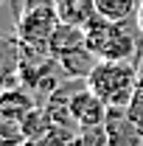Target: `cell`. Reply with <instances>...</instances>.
<instances>
[{
  "label": "cell",
  "instance_id": "6da1fadb",
  "mask_svg": "<svg viewBox=\"0 0 143 146\" xmlns=\"http://www.w3.org/2000/svg\"><path fill=\"white\" fill-rule=\"evenodd\" d=\"M84 45L98 62H135L140 51V39L129 23H109L101 17H93L84 25Z\"/></svg>",
  "mask_w": 143,
  "mask_h": 146
},
{
  "label": "cell",
  "instance_id": "7a4b0ae2",
  "mask_svg": "<svg viewBox=\"0 0 143 146\" xmlns=\"http://www.w3.org/2000/svg\"><path fill=\"white\" fill-rule=\"evenodd\" d=\"M140 84V73L135 62H95L87 76V87L107 107H129Z\"/></svg>",
  "mask_w": 143,
  "mask_h": 146
},
{
  "label": "cell",
  "instance_id": "3957f363",
  "mask_svg": "<svg viewBox=\"0 0 143 146\" xmlns=\"http://www.w3.org/2000/svg\"><path fill=\"white\" fill-rule=\"evenodd\" d=\"M107 112L109 107L90 90L87 84H81L79 90L73 93L70 98V115L79 127H98V124H107Z\"/></svg>",
  "mask_w": 143,
  "mask_h": 146
},
{
  "label": "cell",
  "instance_id": "277c9868",
  "mask_svg": "<svg viewBox=\"0 0 143 146\" xmlns=\"http://www.w3.org/2000/svg\"><path fill=\"white\" fill-rule=\"evenodd\" d=\"M107 129L112 146H143V129L129 118V112L124 107H109Z\"/></svg>",
  "mask_w": 143,
  "mask_h": 146
},
{
  "label": "cell",
  "instance_id": "5b68a950",
  "mask_svg": "<svg viewBox=\"0 0 143 146\" xmlns=\"http://www.w3.org/2000/svg\"><path fill=\"white\" fill-rule=\"evenodd\" d=\"M34 107H36V101L31 98V90H25L23 84H14V87L0 93V118L23 121Z\"/></svg>",
  "mask_w": 143,
  "mask_h": 146
},
{
  "label": "cell",
  "instance_id": "8992f818",
  "mask_svg": "<svg viewBox=\"0 0 143 146\" xmlns=\"http://www.w3.org/2000/svg\"><path fill=\"white\" fill-rule=\"evenodd\" d=\"M48 48H51V56H54V59L87 48V45H84V28H81V25H73V23H59Z\"/></svg>",
  "mask_w": 143,
  "mask_h": 146
},
{
  "label": "cell",
  "instance_id": "52a82bcc",
  "mask_svg": "<svg viewBox=\"0 0 143 146\" xmlns=\"http://www.w3.org/2000/svg\"><path fill=\"white\" fill-rule=\"evenodd\" d=\"M59 62V70L65 79H87L93 68H95V56L90 54L87 48H81V51H76V54H68V56H59L56 59Z\"/></svg>",
  "mask_w": 143,
  "mask_h": 146
},
{
  "label": "cell",
  "instance_id": "ba28073f",
  "mask_svg": "<svg viewBox=\"0 0 143 146\" xmlns=\"http://www.w3.org/2000/svg\"><path fill=\"white\" fill-rule=\"evenodd\" d=\"M95 3V17L109 23H129L132 14H138L135 0H93Z\"/></svg>",
  "mask_w": 143,
  "mask_h": 146
},
{
  "label": "cell",
  "instance_id": "9c48e42d",
  "mask_svg": "<svg viewBox=\"0 0 143 146\" xmlns=\"http://www.w3.org/2000/svg\"><path fill=\"white\" fill-rule=\"evenodd\" d=\"M20 65H23V45H20V39L0 34V70L6 76H11V79H17Z\"/></svg>",
  "mask_w": 143,
  "mask_h": 146
},
{
  "label": "cell",
  "instance_id": "30bf717a",
  "mask_svg": "<svg viewBox=\"0 0 143 146\" xmlns=\"http://www.w3.org/2000/svg\"><path fill=\"white\" fill-rule=\"evenodd\" d=\"M20 124H23V132H25L28 143H36L39 138H45L51 132V127H54V121H51V115H48L45 107H34Z\"/></svg>",
  "mask_w": 143,
  "mask_h": 146
},
{
  "label": "cell",
  "instance_id": "8fae6325",
  "mask_svg": "<svg viewBox=\"0 0 143 146\" xmlns=\"http://www.w3.org/2000/svg\"><path fill=\"white\" fill-rule=\"evenodd\" d=\"M76 146H112L107 124H98V127H79Z\"/></svg>",
  "mask_w": 143,
  "mask_h": 146
},
{
  "label": "cell",
  "instance_id": "7c38bea8",
  "mask_svg": "<svg viewBox=\"0 0 143 146\" xmlns=\"http://www.w3.org/2000/svg\"><path fill=\"white\" fill-rule=\"evenodd\" d=\"M23 143H28V138L23 132V124L0 118V146H23Z\"/></svg>",
  "mask_w": 143,
  "mask_h": 146
},
{
  "label": "cell",
  "instance_id": "4fadbf2b",
  "mask_svg": "<svg viewBox=\"0 0 143 146\" xmlns=\"http://www.w3.org/2000/svg\"><path fill=\"white\" fill-rule=\"evenodd\" d=\"M14 84H20V82H17V79H11V76H6V73L0 70V93L9 90V87H14Z\"/></svg>",
  "mask_w": 143,
  "mask_h": 146
},
{
  "label": "cell",
  "instance_id": "5bb4252c",
  "mask_svg": "<svg viewBox=\"0 0 143 146\" xmlns=\"http://www.w3.org/2000/svg\"><path fill=\"white\" fill-rule=\"evenodd\" d=\"M138 31H140V34H143V6H140V9H138Z\"/></svg>",
  "mask_w": 143,
  "mask_h": 146
},
{
  "label": "cell",
  "instance_id": "9a60e30c",
  "mask_svg": "<svg viewBox=\"0 0 143 146\" xmlns=\"http://www.w3.org/2000/svg\"><path fill=\"white\" fill-rule=\"evenodd\" d=\"M23 146H31V143H23Z\"/></svg>",
  "mask_w": 143,
  "mask_h": 146
},
{
  "label": "cell",
  "instance_id": "2e32d148",
  "mask_svg": "<svg viewBox=\"0 0 143 146\" xmlns=\"http://www.w3.org/2000/svg\"><path fill=\"white\" fill-rule=\"evenodd\" d=\"M0 3H3V0H0Z\"/></svg>",
  "mask_w": 143,
  "mask_h": 146
}]
</instances>
